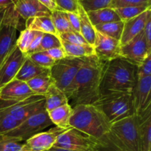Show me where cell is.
Segmentation results:
<instances>
[{
	"label": "cell",
	"mask_w": 151,
	"mask_h": 151,
	"mask_svg": "<svg viewBox=\"0 0 151 151\" xmlns=\"http://www.w3.org/2000/svg\"><path fill=\"white\" fill-rule=\"evenodd\" d=\"M103 65L96 55L84 58L69 96L71 106L93 105L98 100Z\"/></svg>",
	"instance_id": "1"
},
{
	"label": "cell",
	"mask_w": 151,
	"mask_h": 151,
	"mask_svg": "<svg viewBox=\"0 0 151 151\" xmlns=\"http://www.w3.org/2000/svg\"><path fill=\"white\" fill-rule=\"evenodd\" d=\"M137 80V66L122 58L104 63L100 96L111 93L132 94Z\"/></svg>",
	"instance_id": "2"
},
{
	"label": "cell",
	"mask_w": 151,
	"mask_h": 151,
	"mask_svg": "<svg viewBox=\"0 0 151 151\" xmlns=\"http://www.w3.org/2000/svg\"><path fill=\"white\" fill-rule=\"evenodd\" d=\"M69 126L88 137L107 141L111 123L94 105H78L72 107Z\"/></svg>",
	"instance_id": "3"
},
{
	"label": "cell",
	"mask_w": 151,
	"mask_h": 151,
	"mask_svg": "<svg viewBox=\"0 0 151 151\" xmlns=\"http://www.w3.org/2000/svg\"><path fill=\"white\" fill-rule=\"evenodd\" d=\"M106 138L116 151H140L137 115L111 124Z\"/></svg>",
	"instance_id": "4"
},
{
	"label": "cell",
	"mask_w": 151,
	"mask_h": 151,
	"mask_svg": "<svg viewBox=\"0 0 151 151\" xmlns=\"http://www.w3.org/2000/svg\"><path fill=\"white\" fill-rule=\"evenodd\" d=\"M93 105L97 106L111 124L136 114L132 94L111 93L100 96Z\"/></svg>",
	"instance_id": "5"
},
{
	"label": "cell",
	"mask_w": 151,
	"mask_h": 151,
	"mask_svg": "<svg viewBox=\"0 0 151 151\" xmlns=\"http://www.w3.org/2000/svg\"><path fill=\"white\" fill-rule=\"evenodd\" d=\"M20 19L14 4L0 11V66L16 47Z\"/></svg>",
	"instance_id": "6"
},
{
	"label": "cell",
	"mask_w": 151,
	"mask_h": 151,
	"mask_svg": "<svg viewBox=\"0 0 151 151\" xmlns=\"http://www.w3.org/2000/svg\"><path fill=\"white\" fill-rule=\"evenodd\" d=\"M53 147L70 151L110 150V148H114L106 140L88 137L72 127L59 136Z\"/></svg>",
	"instance_id": "7"
},
{
	"label": "cell",
	"mask_w": 151,
	"mask_h": 151,
	"mask_svg": "<svg viewBox=\"0 0 151 151\" xmlns=\"http://www.w3.org/2000/svg\"><path fill=\"white\" fill-rule=\"evenodd\" d=\"M84 58L66 57L55 62L50 69V75L54 84L65 93L69 99L72 83L82 65Z\"/></svg>",
	"instance_id": "8"
},
{
	"label": "cell",
	"mask_w": 151,
	"mask_h": 151,
	"mask_svg": "<svg viewBox=\"0 0 151 151\" xmlns=\"http://www.w3.org/2000/svg\"><path fill=\"white\" fill-rule=\"evenodd\" d=\"M52 125L48 112L44 109L28 117L21 122L17 128L4 136L19 142H25Z\"/></svg>",
	"instance_id": "9"
},
{
	"label": "cell",
	"mask_w": 151,
	"mask_h": 151,
	"mask_svg": "<svg viewBox=\"0 0 151 151\" xmlns=\"http://www.w3.org/2000/svg\"><path fill=\"white\" fill-rule=\"evenodd\" d=\"M44 109V96L33 95L19 101H0V110L10 114L20 122Z\"/></svg>",
	"instance_id": "10"
},
{
	"label": "cell",
	"mask_w": 151,
	"mask_h": 151,
	"mask_svg": "<svg viewBox=\"0 0 151 151\" xmlns=\"http://www.w3.org/2000/svg\"><path fill=\"white\" fill-rule=\"evenodd\" d=\"M69 128H61L55 126L48 131H41L26 140L22 144V151H49L53 147L59 136Z\"/></svg>",
	"instance_id": "11"
},
{
	"label": "cell",
	"mask_w": 151,
	"mask_h": 151,
	"mask_svg": "<svg viewBox=\"0 0 151 151\" xmlns=\"http://www.w3.org/2000/svg\"><path fill=\"white\" fill-rule=\"evenodd\" d=\"M151 53L145 38L143 31L124 45L120 46L119 56L130 63L139 66L146 56Z\"/></svg>",
	"instance_id": "12"
},
{
	"label": "cell",
	"mask_w": 151,
	"mask_h": 151,
	"mask_svg": "<svg viewBox=\"0 0 151 151\" xmlns=\"http://www.w3.org/2000/svg\"><path fill=\"white\" fill-rule=\"evenodd\" d=\"M120 42L96 31L94 44L95 55L103 63L119 58Z\"/></svg>",
	"instance_id": "13"
},
{
	"label": "cell",
	"mask_w": 151,
	"mask_h": 151,
	"mask_svg": "<svg viewBox=\"0 0 151 151\" xmlns=\"http://www.w3.org/2000/svg\"><path fill=\"white\" fill-rule=\"evenodd\" d=\"M151 75L138 78L132 96L137 116L143 114L151 107Z\"/></svg>",
	"instance_id": "14"
},
{
	"label": "cell",
	"mask_w": 151,
	"mask_h": 151,
	"mask_svg": "<svg viewBox=\"0 0 151 151\" xmlns=\"http://www.w3.org/2000/svg\"><path fill=\"white\" fill-rule=\"evenodd\" d=\"M27 57L16 47L0 66V88L15 79Z\"/></svg>",
	"instance_id": "15"
},
{
	"label": "cell",
	"mask_w": 151,
	"mask_h": 151,
	"mask_svg": "<svg viewBox=\"0 0 151 151\" xmlns=\"http://www.w3.org/2000/svg\"><path fill=\"white\" fill-rule=\"evenodd\" d=\"M33 95L27 83L16 78L0 88V101H19Z\"/></svg>",
	"instance_id": "16"
},
{
	"label": "cell",
	"mask_w": 151,
	"mask_h": 151,
	"mask_svg": "<svg viewBox=\"0 0 151 151\" xmlns=\"http://www.w3.org/2000/svg\"><path fill=\"white\" fill-rule=\"evenodd\" d=\"M151 16V8L139 16L124 22L123 31L120 38V45H124L135 38L144 29L145 25L149 16Z\"/></svg>",
	"instance_id": "17"
},
{
	"label": "cell",
	"mask_w": 151,
	"mask_h": 151,
	"mask_svg": "<svg viewBox=\"0 0 151 151\" xmlns=\"http://www.w3.org/2000/svg\"><path fill=\"white\" fill-rule=\"evenodd\" d=\"M14 8L20 18L24 20L38 16H51V12L38 0H17Z\"/></svg>",
	"instance_id": "18"
},
{
	"label": "cell",
	"mask_w": 151,
	"mask_h": 151,
	"mask_svg": "<svg viewBox=\"0 0 151 151\" xmlns=\"http://www.w3.org/2000/svg\"><path fill=\"white\" fill-rule=\"evenodd\" d=\"M137 118L140 151H151V107Z\"/></svg>",
	"instance_id": "19"
},
{
	"label": "cell",
	"mask_w": 151,
	"mask_h": 151,
	"mask_svg": "<svg viewBox=\"0 0 151 151\" xmlns=\"http://www.w3.org/2000/svg\"><path fill=\"white\" fill-rule=\"evenodd\" d=\"M72 114V106L69 103L60 106L48 112L53 125L61 128H69V120Z\"/></svg>",
	"instance_id": "20"
},
{
	"label": "cell",
	"mask_w": 151,
	"mask_h": 151,
	"mask_svg": "<svg viewBox=\"0 0 151 151\" xmlns=\"http://www.w3.org/2000/svg\"><path fill=\"white\" fill-rule=\"evenodd\" d=\"M44 97L45 99V108L47 112L59 106L69 103L67 96L54 83L50 86Z\"/></svg>",
	"instance_id": "21"
},
{
	"label": "cell",
	"mask_w": 151,
	"mask_h": 151,
	"mask_svg": "<svg viewBox=\"0 0 151 151\" xmlns=\"http://www.w3.org/2000/svg\"><path fill=\"white\" fill-rule=\"evenodd\" d=\"M25 29L38 31L42 33H50L58 35L50 16H38L27 19Z\"/></svg>",
	"instance_id": "22"
},
{
	"label": "cell",
	"mask_w": 151,
	"mask_h": 151,
	"mask_svg": "<svg viewBox=\"0 0 151 151\" xmlns=\"http://www.w3.org/2000/svg\"><path fill=\"white\" fill-rule=\"evenodd\" d=\"M53 83L54 81L50 75V69L27 82V84L34 94L39 96H44L50 86Z\"/></svg>",
	"instance_id": "23"
},
{
	"label": "cell",
	"mask_w": 151,
	"mask_h": 151,
	"mask_svg": "<svg viewBox=\"0 0 151 151\" xmlns=\"http://www.w3.org/2000/svg\"><path fill=\"white\" fill-rule=\"evenodd\" d=\"M78 16L80 19V33L88 44L94 46L96 38V30L91 24L86 12L84 10L82 6L79 4Z\"/></svg>",
	"instance_id": "24"
},
{
	"label": "cell",
	"mask_w": 151,
	"mask_h": 151,
	"mask_svg": "<svg viewBox=\"0 0 151 151\" xmlns=\"http://www.w3.org/2000/svg\"><path fill=\"white\" fill-rule=\"evenodd\" d=\"M93 26L121 21L114 9L111 7L86 12Z\"/></svg>",
	"instance_id": "25"
},
{
	"label": "cell",
	"mask_w": 151,
	"mask_h": 151,
	"mask_svg": "<svg viewBox=\"0 0 151 151\" xmlns=\"http://www.w3.org/2000/svg\"><path fill=\"white\" fill-rule=\"evenodd\" d=\"M47 70L49 69L35 64L27 57L26 60L22 64V67L20 68L15 78L19 81L27 83L35 77L47 72Z\"/></svg>",
	"instance_id": "26"
},
{
	"label": "cell",
	"mask_w": 151,
	"mask_h": 151,
	"mask_svg": "<svg viewBox=\"0 0 151 151\" xmlns=\"http://www.w3.org/2000/svg\"><path fill=\"white\" fill-rule=\"evenodd\" d=\"M61 45L68 57L86 58L95 55L94 46L90 44H73L61 41Z\"/></svg>",
	"instance_id": "27"
},
{
	"label": "cell",
	"mask_w": 151,
	"mask_h": 151,
	"mask_svg": "<svg viewBox=\"0 0 151 151\" xmlns=\"http://www.w3.org/2000/svg\"><path fill=\"white\" fill-rule=\"evenodd\" d=\"M123 27L124 22L122 21L102 24L94 26V29L97 32H99L100 33L110 37V38H114L118 41H120Z\"/></svg>",
	"instance_id": "28"
},
{
	"label": "cell",
	"mask_w": 151,
	"mask_h": 151,
	"mask_svg": "<svg viewBox=\"0 0 151 151\" xmlns=\"http://www.w3.org/2000/svg\"><path fill=\"white\" fill-rule=\"evenodd\" d=\"M50 17L52 21L53 25L57 32L58 35L65 32L74 31L68 20L66 12L56 10L52 12Z\"/></svg>",
	"instance_id": "29"
},
{
	"label": "cell",
	"mask_w": 151,
	"mask_h": 151,
	"mask_svg": "<svg viewBox=\"0 0 151 151\" xmlns=\"http://www.w3.org/2000/svg\"><path fill=\"white\" fill-rule=\"evenodd\" d=\"M38 31L24 29L20 32L16 41V47L27 57V54L32 44V41L36 37Z\"/></svg>",
	"instance_id": "30"
},
{
	"label": "cell",
	"mask_w": 151,
	"mask_h": 151,
	"mask_svg": "<svg viewBox=\"0 0 151 151\" xmlns=\"http://www.w3.org/2000/svg\"><path fill=\"white\" fill-rule=\"evenodd\" d=\"M150 8L151 7L149 6H127L115 8L114 10L120 20L125 22L139 16Z\"/></svg>",
	"instance_id": "31"
},
{
	"label": "cell",
	"mask_w": 151,
	"mask_h": 151,
	"mask_svg": "<svg viewBox=\"0 0 151 151\" xmlns=\"http://www.w3.org/2000/svg\"><path fill=\"white\" fill-rule=\"evenodd\" d=\"M21 122L10 114L0 110V136H4L17 128Z\"/></svg>",
	"instance_id": "32"
},
{
	"label": "cell",
	"mask_w": 151,
	"mask_h": 151,
	"mask_svg": "<svg viewBox=\"0 0 151 151\" xmlns=\"http://www.w3.org/2000/svg\"><path fill=\"white\" fill-rule=\"evenodd\" d=\"M27 58L35 64L48 69H51L56 62L45 51L32 53L29 55Z\"/></svg>",
	"instance_id": "33"
},
{
	"label": "cell",
	"mask_w": 151,
	"mask_h": 151,
	"mask_svg": "<svg viewBox=\"0 0 151 151\" xmlns=\"http://www.w3.org/2000/svg\"><path fill=\"white\" fill-rule=\"evenodd\" d=\"M59 47H62V45L61 41L58 35L50 33H44L42 38H41V43H40L35 52L47 51V50H50L52 48Z\"/></svg>",
	"instance_id": "34"
},
{
	"label": "cell",
	"mask_w": 151,
	"mask_h": 151,
	"mask_svg": "<svg viewBox=\"0 0 151 151\" xmlns=\"http://www.w3.org/2000/svg\"><path fill=\"white\" fill-rule=\"evenodd\" d=\"M86 12L110 7L113 0H78Z\"/></svg>",
	"instance_id": "35"
},
{
	"label": "cell",
	"mask_w": 151,
	"mask_h": 151,
	"mask_svg": "<svg viewBox=\"0 0 151 151\" xmlns=\"http://www.w3.org/2000/svg\"><path fill=\"white\" fill-rule=\"evenodd\" d=\"M54 1L58 10L78 14L80 4L78 0H54Z\"/></svg>",
	"instance_id": "36"
},
{
	"label": "cell",
	"mask_w": 151,
	"mask_h": 151,
	"mask_svg": "<svg viewBox=\"0 0 151 151\" xmlns=\"http://www.w3.org/2000/svg\"><path fill=\"white\" fill-rule=\"evenodd\" d=\"M22 144L5 136H0V151H22Z\"/></svg>",
	"instance_id": "37"
},
{
	"label": "cell",
	"mask_w": 151,
	"mask_h": 151,
	"mask_svg": "<svg viewBox=\"0 0 151 151\" xmlns=\"http://www.w3.org/2000/svg\"><path fill=\"white\" fill-rule=\"evenodd\" d=\"M59 38L65 42L73 44H88L80 32L75 31L65 32L58 35Z\"/></svg>",
	"instance_id": "38"
},
{
	"label": "cell",
	"mask_w": 151,
	"mask_h": 151,
	"mask_svg": "<svg viewBox=\"0 0 151 151\" xmlns=\"http://www.w3.org/2000/svg\"><path fill=\"white\" fill-rule=\"evenodd\" d=\"M127 6H149L151 7L150 0H113L111 8H119Z\"/></svg>",
	"instance_id": "39"
},
{
	"label": "cell",
	"mask_w": 151,
	"mask_h": 151,
	"mask_svg": "<svg viewBox=\"0 0 151 151\" xmlns=\"http://www.w3.org/2000/svg\"><path fill=\"white\" fill-rule=\"evenodd\" d=\"M150 75H151V53L147 55L144 60L137 66V78H141Z\"/></svg>",
	"instance_id": "40"
},
{
	"label": "cell",
	"mask_w": 151,
	"mask_h": 151,
	"mask_svg": "<svg viewBox=\"0 0 151 151\" xmlns=\"http://www.w3.org/2000/svg\"><path fill=\"white\" fill-rule=\"evenodd\" d=\"M45 52L55 61L62 60V59L67 57L64 50L62 47H55V48H52Z\"/></svg>",
	"instance_id": "41"
},
{
	"label": "cell",
	"mask_w": 151,
	"mask_h": 151,
	"mask_svg": "<svg viewBox=\"0 0 151 151\" xmlns=\"http://www.w3.org/2000/svg\"><path fill=\"white\" fill-rule=\"evenodd\" d=\"M66 16H67L68 20H69L72 29L75 32H80L81 28H80V19L78 14H75V13H66Z\"/></svg>",
	"instance_id": "42"
},
{
	"label": "cell",
	"mask_w": 151,
	"mask_h": 151,
	"mask_svg": "<svg viewBox=\"0 0 151 151\" xmlns=\"http://www.w3.org/2000/svg\"><path fill=\"white\" fill-rule=\"evenodd\" d=\"M143 32H144L147 47H148L149 50H151V16H149L147 22H146L144 29H143Z\"/></svg>",
	"instance_id": "43"
},
{
	"label": "cell",
	"mask_w": 151,
	"mask_h": 151,
	"mask_svg": "<svg viewBox=\"0 0 151 151\" xmlns=\"http://www.w3.org/2000/svg\"><path fill=\"white\" fill-rule=\"evenodd\" d=\"M42 5H44L46 8L48 9L50 12H53L58 10L57 6L55 3L54 0H38Z\"/></svg>",
	"instance_id": "44"
},
{
	"label": "cell",
	"mask_w": 151,
	"mask_h": 151,
	"mask_svg": "<svg viewBox=\"0 0 151 151\" xmlns=\"http://www.w3.org/2000/svg\"><path fill=\"white\" fill-rule=\"evenodd\" d=\"M14 4V0H0V8H6Z\"/></svg>",
	"instance_id": "45"
},
{
	"label": "cell",
	"mask_w": 151,
	"mask_h": 151,
	"mask_svg": "<svg viewBox=\"0 0 151 151\" xmlns=\"http://www.w3.org/2000/svg\"><path fill=\"white\" fill-rule=\"evenodd\" d=\"M49 151H70V150H65L62 149L55 148V147H52ZM88 151H111L110 150H88Z\"/></svg>",
	"instance_id": "46"
},
{
	"label": "cell",
	"mask_w": 151,
	"mask_h": 151,
	"mask_svg": "<svg viewBox=\"0 0 151 151\" xmlns=\"http://www.w3.org/2000/svg\"><path fill=\"white\" fill-rule=\"evenodd\" d=\"M14 1H15V3H16V1H17V0H14Z\"/></svg>",
	"instance_id": "47"
},
{
	"label": "cell",
	"mask_w": 151,
	"mask_h": 151,
	"mask_svg": "<svg viewBox=\"0 0 151 151\" xmlns=\"http://www.w3.org/2000/svg\"><path fill=\"white\" fill-rule=\"evenodd\" d=\"M1 9H2V8H0V11H1Z\"/></svg>",
	"instance_id": "48"
},
{
	"label": "cell",
	"mask_w": 151,
	"mask_h": 151,
	"mask_svg": "<svg viewBox=\"0 0 151 151\" xmlns=\"http://www.w3.org/2000/svg\"><path fill=\"white\" fill-rule=\"evenodd\" d=\"M150 1H151V0H150Z\"/></svg>",
	"instance_id": "49"
}]
</instances>
